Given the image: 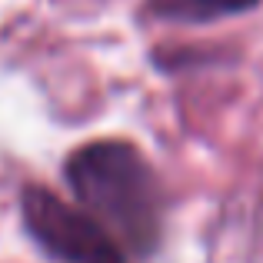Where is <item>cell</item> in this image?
Masks as SVG:
<instances>
[{
	"label": "cell",
	"instance_id": "3",
	"mask_svg": "<svg viewBox=\"0 0 263 263\" xmlns=\"http://www.w3.org/2000/svg\"><path fill=\"white\" fill-rule=\"evenodd\" d=\"M260 0H154V13L174 20H210L223 13H243Z\"/></svg>",
	"mask_w": 263,
	"mask_h": 263
},
{
	"label": "cell",
	"instance_id": "1",
	"mask_svg": "<svg viewBox=\"0 0 263 263\" xmlns=\"http://www.w3.org/2000/svg\"><path fill=\"white\" fill-rule=\"evenodd\" d=\"M67 183L120 250L134 257L157 250L163 227L160 183L137 147L120 140L87 143L67 160Z\"/></svg>",
	"mask_w": 263,
	"mask_h": 263
},
{
	"label": "cell",
	"instance_id": "2",
	"mask_svg": "<svg viewBox=\"0 0 263 263\" xmlns=\"http://www.w3.org/2000/svg\"><path fill=\"white\" fill-rule=\"evenodd\" d=\"M20 206L30 237L50 257L64 263H123V250L117 247V240L84 206H70L44 186H27Z\"/></svg>",
	"mask_w": 263,
	"mask_h": 263
}]
</instances>
